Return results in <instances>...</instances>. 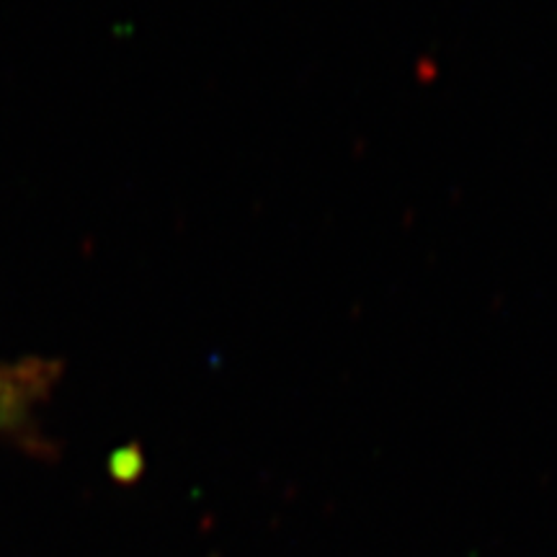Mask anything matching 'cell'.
<instances>
[{
    "label": "cell",
    "instance_id": "1",
    "mask_svg": "<svg viewBox=\"0 0 557 557\" xmlns=\"http://www.w3.org/2000/svg\"><path fill=\"white\" fill-rule=\"evenodd\" d=\"M52 382V367L45 361L0 364V431L16 426Z\"/></svg>",
    "mask_w": 557,
    "mask_h": 557
}]
</instances>
